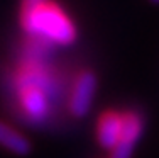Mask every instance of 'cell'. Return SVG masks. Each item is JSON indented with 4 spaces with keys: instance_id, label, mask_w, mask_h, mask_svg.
Segmentation results:
<instances>
[{
    "instance_id": "6da1fadb",
    "label": "cell",
    "mask_w": 159,
    "mask_h": 158,
    "mask_svg": "<svg viewBox=\"0 0 159 158\" xmlns=\"http://www.w3.org/2000/svg\"><path fill=\"white\" fill-rule=\"evenodd\" d=\"M27 41V39H25ZM29 46L10 70V89L14 109L32 126H43L51 121L56 100L66 97L58 71L48 63L51 50L27 41Z\"/></svg>"
},
{
    "instance_id": "7a4b0ae2",
    "label": "cell",
    "mask_w": 159,
    "mask_h": 158,
    "mask_svg": "<svg viewBox=\"0 0 159 158\" xmlns=\"http://www.w3.org/2000/svg\"><path fill=\"white\" fill-rule=\"evenodd\" d=\"M17 22L25 39L48 48H64L78 41V24L59 0L19 2Z\"/></svg>"
},
{
    "instance_id": "3957f363",
    "label": "cell",
    "mask_w": 159,
    "mask_h": 158,
    "mask_svg": "<svg viewBox=\"0 0 159 158\" xmlns=\"http://www.w3.org/2000/svg\"><path fill=\"white\" fill-rule=\"evenodd\" d=\"M98 87V78L93 68H80L68 82L66 92V109L68 116L75 119H81L92 109Z\"/></svg>"
},
{
    "instance_id": "277c9868",
    "label": "cell",
    "mask_w": 159,
    "mask_h": 158,
    "mask_svg": "<svg viewBox=\"0 0 159 158\" xmlns=\"http://www.w3.org/2000/svg\"><path fill=\"white\" fill-rule=\"evenodd\" d=\"M124 127L122 136L115 148L108 153V158H132L135 146L146 129V117L134 107H124Z\"/></svg>"
},
{
    "instance_id": "5b68a950",
    "label": "cell",
    "mask_w": 159,
    "mask_h": 158,
    "mask_svg": "<svg viewBox=\"0 0 159 158\" xmlns=\"http://www.w3.org/2000/svg\"><path fill=\"white\" fill-rule=\"evenodd\" d=\"M124 127V111L108 107L98 114L95 121V140L100 148L110 153L120 141Z\"/></svg>"
},
{
    "instance_id": "8992f818",
    "label": "cell",
    "mask_w": 159,
    "mask_h": 158,
    "mask_svg": "<svg viewBox=\"0 0 159 158\" xmlns=\"http://www.w3.org/2000/svg\"><path fill=\"white\" fill-rule=\"evenodd\" d=\"M0 148L17 156H27L32 151V143L22 131L0 119Z\"/></svg>"
},
{
    "instance_id": "52a82bcc",
    "label": "cell",
    "mask_w": 159,
    "mask_h": 158,
    "mask_svg": "<svg viewBox=\"0 0 159 158\" xmlns=\"http://www.w3.org/2000/svg\"><path fill=\"white\" fill-rule=\"evenodd\" d=\"M151 3H154V5H159V0H149Z\"/></svg>"
},
{
    "instance_id": "ba28073f",
    "label": "cell",
    "mask_w": 159,
    "mask_h": 158,
    "mask_svg": "<svg viewBox=\"0 0 159 158\" xmlns=\"http://www.w3.org/2000/svg\"><path fill=\"white\" fill-rule=\"evenodd\" d=\"M107 158H108V156H107Z\"/></svg>"
}]
</instances>
